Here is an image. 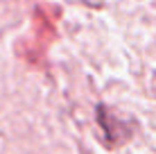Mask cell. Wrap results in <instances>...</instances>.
Instances as JSON below:
<instances>
[{
	"mask_svg": "<svg viewBox=\"0 0 156 154\" xmlns=\"http://www.w3.org/2000/svg\"><path fill=\"white\" fill-rule=\"evenodd\" d=\"M98 123L102 127V131H104V141L109 147L127 143L133 134V127H125L122 118H118L106 104H98Z\"/></svg>",
	"mask_w": 156,
	"mask_h": 154,
	"instance_id": "6da1fadb",
	"label": "cell"
}]
</instances>
